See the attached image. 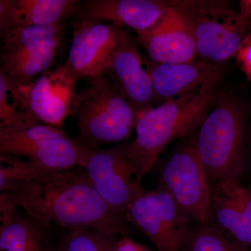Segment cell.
I'll return each instance as SVG.
<instances>
[{"label": "cell", "mask_w": 251, "mask_h": 251, "mask_svg": "<svg viewBox=\"0 0 251 251\" xmlns=\"http://www.w3.org/2000/svg\"><path fill=\"white\" fill-rule=\"evenodd\" d=\"M18 208L59 230L92 229L114 239L128 236L131 224L116 214L96 191L82 167L46 171L0 194V219Z\"/></svg>", "instance_id": "obj_1"}, {"label": "cell", "mask_w": 251, "mask_h": 251, "mask_svg": "<svg viewBox=\"0 0 251 251\" xmlns=\"http://www.w3.org/2000/svg\"><path fill=\"white\" fill-rule=\"evenodd\" d=\"M220 82L138 111L136 136L127 143L126 154L140 182L171 143L198 129L219 99Z\"/></svg>", "instance_id": "obj_2"}, {"label": "cell", "mask_w": 251, "mask_h": 251, "mask_svg": "<svg viewBox=\"0 0 251 251\" xmlns=\"http://www.w3.org/2000/svg\"><path fill=\"white\" fill-rule=\"evenodd\" d=\"M247 116L242 99L220 94L196 130V150L211 190L242 186L247 166Z\"/></svg>", "instance_id": "obj_3"}, {"label": "cell", "mask_w": 251, "mask_h": 251, "mask_svg": "<svg viewBox=\"0 0 251 251\" xmlns=\"http://www.w3.org/2000/svg\"><path fill=\"white\" fill-rule=\"evenodd\" d=\"M74 115L80 131L77 138L96 150L103 144L127 139L136 125L138 111L103 75L91 79L87 87L77 92Z\"/></svg>", "instance_id": "obj_4"}, {"label": "cell", "mask_w": 251, "mask_h": 251, "mask_svg": "<svg viewBox=\"0 0 251 251\" xmlns=\"http://www.w3.org/2000/svg\"><path fill=\"white\" fill-rule=\"evenodd\" d=\"M176 9L191 28L201 62L221 66L235 57L249 34L228 1L177 0Z\"/></svg>", "instance_id": "obj_5"}, {"label": "cell", "mask_w": 251, "mask_h": 251, "mask_svg": "<svg viewBox=\"0 0 251 251\" xmlns=\"http://www.w3.org/2000/svg\"><path fill=\"white\" fill-rule=\"evenodd\" d=\"M90 148L57 127L30 122L11 128L0 127V154L27 158L46 171L82 166Z\"/></svg>", "instance_id": "obj_6"}, {"label": "cell", "mask_w": 251, "mask_h": 251, "mask_svg": "<svg viewBox=\"0 0 251 251\" xmlns=\"http://www.w3.org/2000/svg\"><path fill=\"white\" fill-rule=\"evenodd\" d=\"M64 25L18 27L1 34L0 72L18 87L52 69L62 49Z\"/></svg>", "instance_id": "obj_7"}, {"label": "cell", "mask_w": 251, "mask_h": 251, "mask_svg": "<svg viewBox=\"0 0 251 251\" xmlns=\"http://www.w3.org/2000/svg\"><path fill=\"white\" fill-rule=\"evenodd\" d=\"M196 132L178 140L163 158L159 184L195 224L213 226L211 189L196 150Z\"/></svg>", "instance_id": "obj_8"}, {"label": "cell", "mask_w": 251, "mask_h": 251, "mask_svg": "<svg viewBox=\"0 0 251 251\" xmlns=\"http://www.w3.org/2000/svg\"><path fill=\"white\" fill-rule=\"evenodd\" d=\"M126 147L122 143L105 150L89 149L81 166L100 197L126 220L128 206L145 191L127 156Z\"/></svg>", "instance_id": "obj_9"}, {"label": "cell", "mask_w": 251, "mask_h": 251, "mask_svg": "<svg viewBox=\"0 0 251 251\" xmlns=\"http://www.w3.org/2000/svg\"><path fill=\"white\" fill-rule=\"evenodd\" d=\"M126 219L159 251H182L191 232V221L171 196L148 190L130 203Z\"/></svg>", "instance_id": "obj_10"}, {"label": "cell", "mask_w": 251, "mask_h": 251, "mask_svg": "<svg viewBox=\"0 0 251 251\" xmlns=\"http://www.w3.org/2000/svg\"><path fill=\"white\" fill-rule=\"evenodd\" d=\"M77 82L64 64L50 69L17 87L21 110L31 120L59 128L74 115Z\"/></svg>", "instance_id": "obj_11"}, {"label": "cell", "mask_w": 251, "mask_h": 251, "mask_svg": "<svg viewBox=\"0 0 251 251\" xmlns=\"http://www.w3.org/2000/svg\"><path fill=\"white\" fill-rule=\"evenodd\" d=\"M121 27L110 23L77 19L64 66L77 82L105 75V67L117 45Z\"/></svg>", "instance_id": "obj_12"}, {"label": "cell", "mask_w": 251, "mask_h": 251, "mask_svg": "<svg viewBox=\"0 0 251 251\" xmlns=\"http://www.w3.org/2000/svg\"><path fill=\"white\" fill-rule=\"evenodd\" d=\"M105 75L137 111L156 103L150 61L144 58L134 41L123 28L116 48L107 62Z\"/></svg>", "instance_id": "obj_13"}, {"label": "cell", "mask_w": 251, "mask_h": 251, "mask_svg": "<svg viewBox=\"0 0 251 251\" xmlns=\"http://www.w3.org/2000/svg\"><path fill=\"white\" fill-rule=\"evenodd\" d=\"M177 0H87L77 1V19L109 22L143 32L156 26L176 8Z\"/></svg>", "instance_id": "obj_14"}, {"label": "cell", "mask_w": 251, "mask_h": 251, "mask_svg": "<svg viewBox=\"0 0 251 251\" xmlns=\"http://www.w3.org/2000/svg\"><path fill=\"white\" fill-rule=\"evenodd\" d=\"M137 36L151 62L184 63L196 60L192 31L176 8L156 26L150 30L137 33Z\"/></svg>", "instance_id": "obj_15"}, {"label": "cell", "mask_w": 251, "mask_h": 251, "mask_svg": "<svg viewBox=\"0 0 251 251\" xmlns=\"http://www.w3.org/2000/svg\"><path fill=\"white\" fill-rule=\"evenodd\" d=\"M150 72L155 101L163 103L196 92L203 86L221 82L224 76L222 66L196 60L184 63H153Z\"/></svg>", "instance_id": "obj_16"}, {"label": "cell", "mask_w": 251, "mask_h": 251, "mask_svg": "<svg viewBox=\"0 0 251 251\" xmlns=\"http://www.w3.org/2000/svg\"><path fill=\"white\" fill-rule=\"evenodd\" d=\"M213 226L229 242L251 247V187L232 186L211 190Z\"/></svg>", "instance_id": "obj_17"}, {"label": "cell", "mask_w": 251, "mask_h": 251, "mask_svg": "<svg viewBox=\"0 0 251 251\" xmlns=\"http://www.w3.org/2000/svg\"><path fill=\"white\" fill-rule=\"evenodd\" d=\"M78 1L1 0L0 32L18 27L65 25Z\"/></svg>", "instance_id": "obj_18"}, {"label": "cell", "mask_w": 251, "mask_h": 251, "mask_svg": "<svg viewBox=\"0 0 251 251\" xmlns=\"http://www.w3.org/2000/svg\"><path fill=\"white\" fill-rule=\"evenodd\" d=\"M14 211L0 227L1 251H58L53 226Z\"/></svg>", "instance_id": "obj_19"}, {"label": "cell", "mask_w": 251, "mask_h": 251, "mask_svg": "<svg viewBox=\"0 0 251 251\" xmlns=\"http://www.w3.org/2000/svg\"><path fill=\"white\" fill-rule=\"evenodd\" d=\"M58 251H113L114 239L92 229L59 230Z\"/></svg>", "instance_id": "obj_20"}, {"label": "cell", "mask_w": 251, "mask_h": 251, "mask_svg": "<svg viewBox=\"0 0 251 251\" xmlns=\"http://www.w3.org/2000/svg\"><path fill=\"white\" fill-rule=\"evenodd\" d=\"M182 251H251L227 240L214 226L195 225Z\"/></svg>", "instance_id": "obj_21"}, {"label": "cell", "mask_w": 251, "mask_h": 251, "mask_svg": "<svg viewBox=\"0 0 251 251\" xmlns=\"http://www.w3.org/2000/svg\"><path fill=\"white\" fill-rule=\"evenodd\" d=\"M46 170L28 160L10 155L0 154V191H8L27 182Z\"/></svg>", "instance_id": "obj_22"}, {"label": "cell", "mask_w": 251, "mask_h": 251, "mask_svg": "<svg viewBox=\"0 0 251 251\" xmlns=\"http://www.w3.org/2000/svg\"><path fill=\"white\" fill-rule=\"evenodd\" d=\"M31 120L21 110L17 87L0 72V127L11 128L25 125Z\"/></svg>", "instance_id": "obj_23"}, {"label": "cell", "mask_w": 251, "mask_h": 251, "mask_svg": "<svg viewBox=\"0 0 251 251\" xmlns=\"http://www.w3.org/2000/svg\"><path fill=\"white\" fill-rule=\"evenodd\" d=\"M235 58L247 80L251 82V32L243 41Z\"/></svg>", "instance_id": "obj_24"}, {"label": "cell", "mask_w": 251, "mask_h": 251, "mask_svg": "<svg viewBox=\"0 0 251 251\" xmlns=\"http://www.w3.org/2000/svg\"><path fill=\"white\" fill-rule=\"evenodd\" d=\"M113 251H152L133 241L128 236L117 238L114 242Z\"/></svg>", "instance_id": "obj_25"}, {"label": "cell", "mask_w": 251, "mask_h": 251, "mask_svg": "<svg viewBox=\"0 0 251 251\" xmlns=\"http://www.w3.org/2000/svg\"><path fill=\"white\" fill-rule=\"evenodd\" d=\"M239 19L246 28L249 31L251 27V0L239 1Z\"/></svg>", "instance_id": "obj_26"}, {"label": "cell", "mask_w": 251, "mask_h": 251, "mask_svg": "<svg viewBox=\"0 0 251 251\" xmlns=\"http://www.w3.org/2000/svg\"><path fill=\"white\" fill-rule=\"evenodd\" d=\"M247 171L251 179V123L247 136Z\"/></svg>", "instance_id": "obj_27"}]
</instances>
